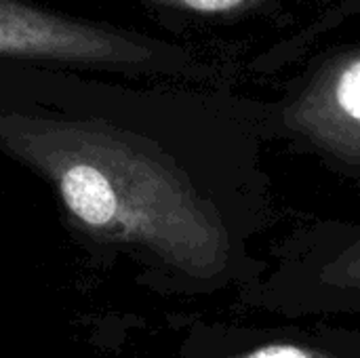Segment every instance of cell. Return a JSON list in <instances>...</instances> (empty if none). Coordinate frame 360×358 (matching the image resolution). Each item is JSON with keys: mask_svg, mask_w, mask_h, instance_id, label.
Here are the masks:
<instances>
[{"mask_svg": "<svg viewBox=\"0 0 360 358\" xmlns=\"http://www.w3.org/2000/svg\"><path fill=\"white\" fill-rule=\"evenodd\" d=\"M167 6H177L186 11H196V13H228L236 6H240L245 0H150Z\"/></svg>", "mask_w": 360, "mask_h": 358, "instance_id": "cell-6", "label": "cell"}, {"mask_svg": "<svg viewBox=\"0 0 360 358\" xmlns=\"http://www.w3.org/2000/svg\"><path fill=\"white\" fill-rule=\"evenodd\" d=\"M247 302L272 314L360 317V232L327 234L289 247Z\"/></svg>", "mask_w": 360, "mask_h": 358, "instance_id": "cell-2", "label": "cell"}, {"mask_svg": "<svg viewBox=\"0 0 360 358\" xmlns=\"http://www.w3.org/2000/svg\"><path fill=\"white\" fill-rule=\"evenodd\" d=\"M0 143L53 181L91 230L146 241L207 279L226 272L224 238L135 137L93 120L0 116Z\"/></svg>", "mask_w": 360, "mask_h": 358, "instance_id": "cell-1", "label": "cell"}, {"mask_svg": "<svg viewBox=\"0 0 360 358\" xmlns=\"http://www.w3.org/2000/svg\"><path fill=\"white\" fill-rule=\"evenodd\" d=\"M338 101L348 116L360 120V61L344 72L338 84Z\"/></svg>", "mask_w": 360, "mask_h": 358, "instance_id": "cell-5", "label": "cell"}, {"mask_svg": "<svg viewBox=\"0 0 360 358\" xmlns=\"http://www.w3.org/2000/svg\"><path fill=\"white\" fill-rule=\"evenodd\" d=\"M162 51L141 34L57 15L21 0H0V57L150 70Z\"/></svg>", "mask_w": 360, "mask_h": 358, "instance_id": "cell-3", "label": "cell"}, {"mask_svg": "<svg viewBox=\"0 0 360 358\" xmlns=\"http://www.w3.org/2000/svg\"><path fill=\"white\" fill-rule=\"evenodd\" d=\"M211 358H360V329L255 327L224 333Z\"/></svg>", "mask_w": 360, "mask_h": 358, "instance_id": "cell-4", "label": "cell"}]
</instances>
